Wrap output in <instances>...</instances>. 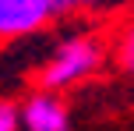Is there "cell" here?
Returning <instances> with one entry per match:
<instances>
[{
  "mask_svg": "<svg viewBox=\"0 0 134 131\" xmlns=\"http://www.w3.org/2000/svg\"><path fill=\"white\" fill-rule=\"evenodd\" d=\"M0 131H18V110L11 103H0Z\"/></svg>",
  "mask_w": 134,
  "mask_h": 131,
  "instance_id": "obj_5",
  "label": "cell"
},
{
  "mask_svg": "<svg viewBox=\"0 0 134 131\" xmlns=\"http://www.w3.org/2000/svg\"><path fill=\"white\" fill-rule=\"evenodd\" d=\"M120 64L134 75V25L127 28V35H124V43H120Z\"/></svg>",
  "mask_w": 134,
  "mask_h": 131,
  "instance_id": "obj_4",
  "label": "cell"
},
{
  "mask_svg": "<svg viewBox=\"0 0 134 131\" xmlns=\"http://www.w3.org/2000/svg\"><path fill=\"white\" fill-rule=\"evenodd\" d=\"M49 0H0V39H21L28 32H39L53 18Z\"/></svg>",
  "mask_w": 134,
  "mask_h": 131,
  "instance_id": "obj_2",
  "label": "cell"
},
{
  "mask_svg": "<svg viewBox=\"0 0 134 131\" xmlns=\"http://www.w3.org/2000/svg\"><path fill=\"white\" fill-rule=\"evenodd\" d=\"M49 4H53V11H78V7H92L99 0H49Z\"/></svg>",
  "mask_w": 134,
  "mask_h": 131,
  "instance_id": "obj_6",
  "label": "cell"
},
{
  "mask_svg": "<svg viewBox=\"0 0 134 131\" xmlns=\"http://www.w3.org/2000/svg\"><path fill=\"white\" fill-rule=\"evenodd\" d=\"M18 128H25V131H67L71 128L67 103L57 92H35L18 110Z\"/></svg>",
  "mask_w": 134,
  "mask_h": 131,
  "instance_id": "obj_3",
  "label": "cell"
},
{
  "mask_svg": "<svg viewBox=\"0 0 134 131\" xmlns=\"http://www.w3.org/2000/svg\"><path fill=\"white\" fill-rule=\"evenodd\" d=\"M102 64V46L99 39L92 35H74L57 46V53L49 57V64L42 67L39 82H42V92H60V89H71V85L85 82L99 71Z\"/></svg>",
  "mask_w": 134,
  "mask_h": 131,
  "instance_id": "obj_1",
  "label": "cell"
}]
</instances>
